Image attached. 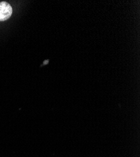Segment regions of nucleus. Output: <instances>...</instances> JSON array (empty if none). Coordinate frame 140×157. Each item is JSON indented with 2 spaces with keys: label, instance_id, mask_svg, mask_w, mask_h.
I'll use <instances>...</instances> for the list:
<instances>
[{
  "label": "nucleus",
  "instance_id": "obj_1",
  "mask_svg": "<svg viewBox=\"0 0 140 157\" xmlns=\"http://www.w3.org/2000/svg\"><path fill=\"white\" fill-rule=\"evenodd\" d=\"M12 7L5 2L0 3V21H6L11 17L12 15Z\"/></svg>",
  "mask_w": 140,
  "mask_h": 157
}]
</instances>
